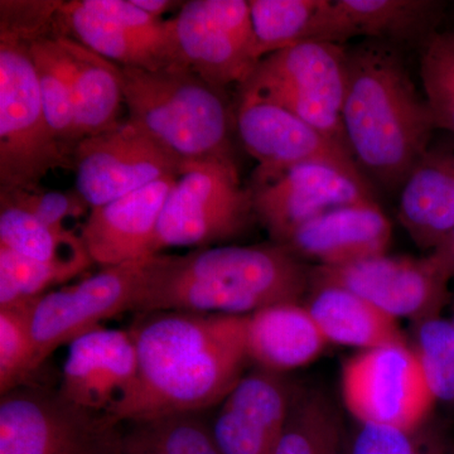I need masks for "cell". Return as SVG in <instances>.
Segmentation results:
<instances>
[{"label":"cell","mask_w":454,"mask_h":454,"mask_svg":"<svg viewBox=\"0 0 454 454\" xmlns=\"http://www.w3.org/2000/svg\"><path fill=\"white\" fill-rule=\"evenodd\" d=\"M179 177H166L136 192L90 208L80 232L94 264L101 268L153 255L158 220Z\"/></svg>","instance_id":"18"},{"label":"cell","mask_w":454,"mask_h":454,"mask_svg":"<svg viewBox=\"0 0 454 454\" xmlns=\"http://www.w3.org/2000/svg\"><path fill=\"white\" fill-rule=\"evenodd\" d=\"M414 349L435 403L454 408V327L443 315L411 324Z\"/></svg>","instance_id":"32"},{"label":"cell","mask_w":454,"mask_h":454,"mask_svg":"<svg viewBox=\"0 0 454 454\" xmlns=\"http://www.w3.org/2000/svg\"><path fill=\"white\" fill-rule=\"evenodd\" d=\"M391 239L389 217L378 201H367L325 212L280 245L307 264L340 267L387 253Z\"/></svg>","instance_id":"19"},{"label":"cell","mask_w":454,"mask_h":454,"mask_svg":"<svg viewBox=\"0 0 454 454\" xmlns=\"http://www.w3.org/2000/svg\"><path fill=\"white\" fill-rule=\"evenodd\" d=\"M346 86L348 47L307 42L264 57L238 90L276 101L351 153L342 121Z\"/></svg>","instance_id":"8"},{"label":"cell","mask_w":454,"mask_h":454,"mask_svg":"<svg viewBox=\"0 0 454 454\" xmlns=\"http://www.w3.org/2000/svg\"><path fill=\"white\" fill-rule=\"evenodd\" d=\"M73 76L74 116L80 138L98 136L121 127L124 103L116 64L98 55L73 37L56 35Z\"/></svg>","instance_id":"24"},{"label":"cell","mask_w":454,"mask_h":454,"mask_svg":"<svg viewBox=\"0 0 454 454\" xmlns=\"http://www.w3.org/2000/svg\"><path fill=\"white\" fill-rule=\"evenodd\" d=\"M339 406L318 387L295 385L291 411L274 454H343Z\"/></svg>","instance_id":"27"},{"label":"cell","mask_w":454,"mask_h":454,"mask_svg":"<svg viewBox=\"0 0 454 454\" xmlns=\"http://www.w3.org/2000/svg\"><path fill=\"white\" fill-rule=\"evenodd\" d=\"M28 46L37 71L42 106L51 133L74 163V149L82 138L74 116L73 76L67 57L55 33L29 41Z\"/></svg>","instance_id":"28"},{"label":"cell","mask_w":454,"mask_h":454,"mask_svg":"<svg viewBox=\"0 0 454 454\" xmlns=\"http://www.w3.org/2000/svg\"><path fill=\"white\" fill-rule=\"evenodd\" d=\"M430 254L446 269L450 279H454V230Z\"/></svg>","instance_id":"39"},{"label":"cell","mask_w":454,"mask_h":454,"mask_svg":"<svg viewBox=\"0 0 454 454\" xmlns=\"http://www.w3.org/2000/svg\"><path fill=\"white\" fill-rule=\"evenodd\" d=\"M0 201L11 203L22 208L35 219L55 229H74L67 221L82 216L90 207L76 192H56V191H11L0 192Z\"/></svg>","instance_id":"37"},{"label":"cell","mask_w":454,"mask_h":454,"mask_svg":"<svg viewBox=\"0 0 454 454\" xmlns=\"http://www.w3.org/2000/svg\"><path fill=\"white\" fill-rule=\"evenodd\" d=\"M86 7L103 14L118 23L128 31L138 35L139 38L148 42L155 49L169 57L176 65H182L172 32H170L169 22L155 20L143 12L142 9L133 4L131 0H82Z\"/></svg>","instance_id":"36"},{"label":"cell","mask_w":454,"mask_h":454,"mask_svg":"<svg viewBox=\"0 0 454 454\" xmlns=\"http://www.w3.org/2000/svg\"><path fill=\"white\" fill-rule=\"evenodd\" d=\"M35 301L0 309V396L22 385L38 372L32 337Z\"/></svg>","instance_id":"34"},{"label":"cell","mask_w":454,"mask_h":454,"mask_svg":"<svg viewBox=\"0 0 454 454\" xmlns=\"http://www.w3.org/2000/svg\"><path fill=\"white\" fill-rule=\"evenodd\" d=\"M419 52L423 94L435 128L454 134V31H438Z\"/></svg>","instance_id":"35"},{"label":"cell","mask_w":454,"mask_h":454,"mask_svg":"<svg viewBox=\"0 0 454 454\" xmlns=\"http://www.w3.org/2000/svg\"><path fill=\"white\" fill-rule=\"evenodd\" d=\"M73 167L51 133L28 42L0 32V192L42 190Z\"/></svg>","instance_id":"5"},{"label":"cell","mask_w":454,"mask_h":454,"mask_svg":"<svg viewBox=\"0 0 454 454\" xmlns=\"http://www.w3.org/2000/svg\"><path fill=\"white\" fill-rule=\"evenodd\" d=\"M249 188L256 220L277 244L325 212L378 201L375 187L363 175L325 162L295 164L276 175L253 178Z\"/></svg>","instance_id":"12"},{"label":"cell","mask_w":454,"mask_h":454,"mask_svg":"<svg viewBox=\"0 0 454 454\" xmlns=\"http://www.w3.org/2000/svg\"><path fill=\"white\" fill-rule=\"evenodd\" d=\"M343 44L355 37L384 42L403 52L423 49L439 31V0H333Z\"/></svg>","instance_id":"21"},{"label":"cell","mask_w":454,"mask_h":454,"mask_svg":"<svg viewBox=\"0 0 454 454\" xmlns=\"http://www.w3.org/2000/svg\"><path fill=\"white\" fill-rule=\"evenodd\" d=\"M310 280L356 293L396 321L411 324L442 315L450 301V277L432 254L385 253L340 267H312Z\"/></svg>","instance_id":"11"},{"label":"cell","mask_w":454,"mask_h":454,"mask_svg":"<svg viewBox=\"0 0 454 454\" xmlns=\"http://www.w3.org/2000/svg\"><path fill=\"white\" fill-rule=\"evenodd\" d=\"M342 121L358 168L373 187L395 196L437 131L405 52L370 40L348 47Z\"/></svg>","instance_id":"3"},{"label":"cell","mask_w":454,"mask_h":454,"mask_svg":"<svg viewBox=\"0 0 454 454\" xmlns=\"http://www.w3.org/2000/svg\"><path fill=\"white\" fill-rule=\"evenodd\" d=\"M343 454H454V434L434 415L408 429L355 423Z\"/></svg>","instance_id":"31"},{"label":"cell","mask_w":454,"mask_h":454,"mask_svg":"<svg viewBox=\"0 0 454 454\" xmlns=\"http://www.w3.org/2000/svg\"><path fill=\"white\" fill-rule=\"evenodd\" d=\"M205 411L122 423L124 454H221Z\"/></svg>","instance_id":"30"},{"label":"cell","mask_w":454,"mask_h":454,"mask_svg":"<svg viewBox=\"0 0 454 454\" xmlns=\"http://www.w3.org/2000/svg\"><path fill=\"white\" fill-rule=\"evenodd\" d=\"M303 304L327 343L365 351L406 342L395 318L343 286L310 280Z\"/></svg>","instance_id":"23"},{"label":"cell","mask_w":454,"mask_h":454,"mask_svg":"<svg viewBox=\"0 0 454 454\" xmlns=\"http://www.w3.org/2000/svg\"><path fill=\"white\" fill-rule=\"evenodd\" d=\"M234 114L239 138L258 162L253 178L306 162L334 164L363 175L348 151L276 101L238 90Z\"/></svg>","instance_id":"15"},{"label":"cell","mask_w":454,"mask_h":454,"mask_svg":"<svg viewBox=\"0 0 454 454\" xmlns=\"http://www.w3.org/2000/svg\"><path fill=\"white\" fill-rule=\"evenodd\" d=\"M254 220L252 191L241 184L238 164H190L164 202L153 255L167 247L227 243L247 232Z\"/></svg>","instance_id":"7"},{"label":"cell","mask_w":454,"mask_h":454,"mask_svg":"<svg viewBox=\"0 0 454 454\" xmlns=\"http://www.w3.org/2000/svg\"><path fill=\"white\" fill-rule=\"evenodd\" d=\"M327 345L303 301L274 304L247 316V357L265 372L286 375L309 365Z\"/></svg>","instance_id":"22"},{"label":"cell","mask_w":454,"mask_h":454,"mask_svg":"<svg viewBox=\"0 0 454 454\" xmlns=\"http://www.w3.org/2000/svg\"><path fill=\"white\" fill-rule=\"evenodd\" d=\"M86 270L80 265L25 258L0 247V309L37 300Z\"/></svg>","instance_id":"33"},{"label":"cell","mask_w":454,"mask_h":454,"mask_svg":"<svg viewBox=\"0 0 454 454\" xmlns=\"http://www.w3.org/2000/svg\"><path fill=\"white\" fill-rule=\"evenodd\" d=\"M64 2L59 0H2L0 32L29 42L56 33L57 17Z\"/></svg>","instance_id":"38"},{"label":"cell","mask_w":454,"mask_h":454,"mask_svg":"<svg viewBox=\"0 0 454 454\" xmlns=\"http://www.w3.org/2000/svg\"><path fill=\"white\" fill-rule=\"evenodd\" d=\"M448 318L450 319V322H452V325L454 327V298H453V301H450V316L448 317Z\"/></svg>","instance_id":"41"},{"label":"cell","mask_w":454,"mask_h":454,"mask_svg":"<svg viewBox=\"0 0 454 454\" xmlns=\"http://www.w3.org/2000/svg\"><path fill=\"white\" fill-rule=\"evenodd\" d=\"M340 395L355 423L415 428L433 417L435 400L411 343L358 351L340 370Z\"/></svg>","instance_id":"9"},{"label":"cell","mask_w":454,"mask_h":454,"mask_svg":"<svg viewBox=\"0 0 454 454\" xmlns=\"http://www.w3.org/2000/svg\"><path fill=\"white\" fill-rule=\"evenodd\" d=\"M247 319L195 312L137 315L129 331L138 378L116 419L137 422L220 405L250 364Z\"/></svg>","instance_id":"1"},{"label":"cell","mask_w":454,"mask_h":454,"mask_svg":"<svg viewBox=\"0 0 454 454\" xmlns=\"http://www.w3.org/2000/svg\"><path fill=\"white\" fill-rule=\"evenodd\" d=\"M143 260L103 268L35 300L31 325L38 369L61 346L103 327L107 319L133 312Z\"/></svg>","instance_id":"13"},{"label":"cell","mask_w":454,"mask_h":454,"mask_svg":"<svg viewBox=\"0 0 454 454\" xmlns=\"http://www.w3.org/2000/svg\"><path fill=\"white\" fill-rule=\"evenodd\" d=\"M74 190L90 208L106 205L166 177H179L186 166L129 121L82 139L74 153Z\"/></svg>","instance_id":"14"},{"label":"cell","mask_w":454,"mask_h":454,"mask_svg":"<svg viewBox=\"0 0 454 454\" xmlns=\"http://www.w3.org/2000/svg\"><path fill=\"white\" fill-rule=\"evenodd\" d=\"M134 5L142 9L143 12L148 13L149 16L160 20V17L169 11L170 8L175 7L177 3L169 2V0H131Z\"/></svg>","instance_id":"40"},{"label":"cell","mask_w":454,"mask_h":454,"mask_svg":"<svg viewBox=\"0 0 454 454\" xmlns=\"http://www.w3.org/2000/svg\"><path fill=\"white\" fill-rule=\"evenodd\" d=\"M312 267L283 245H221L143 260L134 310L249 316L303 301Z\"/></svg>","instance_id":"2"},{"label":"cell","mask_w":454,"mask_h":454,"mask_svg":"<svg viewBox=\"0 0 454 454\" xmlns=\"http://www.w3.org/2000/svg\"><path fill=\"white\" fill-rule=\"evenodd\" d=\"M168 22L182 64L215 88H240L262 61L249 2L190 0Z\"/></svg>","instance_id":"10"},{"label":"cell","mask_w":454,"mask_h":454,"mask_svg":"<svg viewBox=\"0 0 454 454\" xmlns=\"http://www.w3.org/2000/svg\"><path fill=\"white\" fill-rule=\"evenodd\" d=\"M262 59L307 42L342 44L333 0H250Z\"/></svg>","instance_id":"25"},{"label":"cell","mask_w":454,"mask_h":454,"mask_svg":"<svg viewBox=\"0 0 454 454\" xmlns=\"http://www.w3.org/2000/svg\"><path fill=\"white\" fill-rule=\"evenodd\" d=\"M57 35L73 37L98 55L122 67L158 70L176 65L148 42L86 7L82 0L64 2L57 17Z\"/></svg>","instance_id":"26"},{"label":"cell","mask_w":454,"mask_h":454,"mask_svg":"<svg viewBox=\"0 0 454 454\" xmlns=\"http://www.w3.org/2000/svg\"><path fill=\"white\" fill-rule=\"evenodd\" d=\"M0 247L38 262L80 265L86 269L94 265L82 232L74 227L55 229L4 201H0Z\"/></svg>","instance_id":"29"},{"label":"cell","mask_w":454,"mask_h":454,"mask_svg":"<svg viewBox=\"0 0 454 454\" xmlns=\"http://www.w3.org/2000/svg\"><path fill=\"white\" fill-rule=\"evenodd\" d=\"M397 197L405 231L432 253L454 230V134L435 131Z\"/></svg>","instance_id":"20"},{"label":"cell","mask_w":454,"mask_h":454,"mask_svg":"<svg viewBox=\"0 0 454 454\" xmlns=\"http://www.w3.org/2000/svg\"><path fill=\"white\" fill-rule=\"evenodd\" d=\"M295 384L286 375L247 372L211 422L221 454H274L291 411Z\"/></svg>","instance_id":"17"},{"label":"cell","mask_w":454,"mask_h":454,"mask_svg":"<svg viewBox=\"0 0 454 454\" xmlns=\"http://www.w3.org/2000/svg\"><path fill=\"white\" fill-rule=\"evenodd\" d=\"M137 378L138 354L133 334L129 330L100 327L68 345L57 390L74 404L116 419Z\"/></svg>","instance_id":"16"},{"label":"cell","mask_w":454,"mask_h":454,"mask_svg":"<svg viewBox=\"0 0 454 454\" xmlns=\"http://www.w3.org/2000/svg\"><path fill=\"white\" fill-rule=\"evenodd\" d=\"M0 454H124L122 423L31 382L0 396Z\"/></svg>","instance_id":"6"},{"label":"cell","mask_w":454,"mask_h":454,"mask_svg":"<svg viewBox=\"0 0 454 454\" xmlns=\"http://www.w3.org/2000/svg\"><path fill=\"white\" fill-rule=\"evenodd\" d=\"M129 121L184 166L236 163L234 109L226 90L215 88L187 66L158 70L116 65Z\"/></svg>","instance_id":"4"}]
</instances>
